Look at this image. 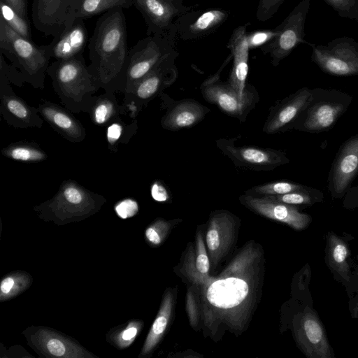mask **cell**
Returning <instances> with one entry per match:
<instances>
[{
  "mask_svg": "<svg viewBox=\"0 0 358 358\" xmlns=\"http://www.w3.org/2000/svg\"><path fill=\"white\" fill-rule=\"evenodd\" d=\"M228 18L223 9L188 10L176 20L178 35L183 40L200 39L215 31Z\"/></svg>",
  "mask_w": 358,
  "mask_h": 358,
  "instance_id": "19",
  "label": "cell"
},
{
  "mask_svg": "<svg viewBox=\"0 0 358 358\" xmlns=\"http://www.w3.org/2000/svg\"><path fill=\"white\" fill-rule=\"evenodd\" d=\"M1 18L21 36L32 40L29 20L20 15L13 8L0 0Z\"/></svg>",
  "mask_w": 358,
  "mask_h": 358,
  "instance_id": "33",
  "label": "cell"
},
{
  "mask_svg": "<svg viewBox=\"0 0 358 358\" xmlns=\"http://www.w3.org/2000/svg\"><path fill=\"white\" fill-rule=\"evenodd\" d=\"M247 25L236 27L227 44V48L231 50L233 57L234 64L227 83L241 95H244L250 85L246 83L250 50L247 41Z\"/></svg>",
  "mask_w": 358,
  "mask_h": 358,
  "instance_id": "22",
  "label": "cell"
},
{
  "mask_svg": "<svg viewBox=\"0 0 358 358\" xmlns=\"http://www.w3.org/2000/svg\"><path fill=\"white\" fill-rule=\"evenodd\" d=\"M343 206L347 209L358 208V185L350 187L343 197Z\"/></svg>",
  "mask_w": 358,
  "mask_h": 358,
  "instance_id": "42",
  "label": "cell"
},
{
  "mask_svg": "<svg viewBox=\"0 0 358 358\" xmlns=\"http://www.w3.org/2000/svg\"><path fill=\"white\" fill-rule=\"evenodd\" d=\"M237 138H220L217 147L236 166L254 171H271L289 162L281 150L257 146H236Z\"/></svg>",
  "mask_w": 358,
  "mask_h": 358,
  "instance_id": "13",
  "label": "cell"
},
{
  "mask_svg": "<svg viewBox=\"0 0 358 358\" xmlns=\"http://www.w3.org/2000/svg\"><path fill=\"white\" fill-rule=\"evenodd\" d=\"M132 0H80L73 14L74 17L86 20L115 8H129Z\"/></svg>",
  "mask_w": 358,
  "mask_h": 358,
  "instance_id": "30",
  "label": "cell"
},
{
  "mask_svg": "<svg viewBox=\"0 0 358 358\" xmlns=\"http://www.w3.org/2000/svg\"><path fill=\"white\" fill-rule=\"evenodd\" d=\"M47 74L64 107L72 113H88L101 86L85 63L83 55L50 63Z\"/></svg>",
  "mask_w": 358,
  "mask_h": 358,
  "instance_id": "3",
  "label": "cell"
},
{
  "mask_svg": "<svg viewBox=\"0 0 358 358\" xmlns=\"http://www.w3.org/2000/svg\"><path fill=\"white\" fill-rule=\"evenodd\" d=\"M139 324L132 323L129 326H128L121 334L120 338L122 341L126 343L127 345L131 343L134 339L136 338L138 331Z\"/></svg>",
  "mask_w": 358,
  "mask_h": 358,
  "instance_id": "46",
  "label": "cell"
},
{
  "mask_svg": "<svg viewBox=\"0 0 358 358\" xmlns=\"http://www.w3.org/2000/svg\"><path fill=\"white\" fill-rule=\"evenodd\" d=\"M305 187L289 180H278L252 187L245 194L253 196L280 195L301 189Z\"/></svg>",
  "mask_w": 358,
  "mask_h": 358,
  "instance_id": "34",
  "label": "cell"
},
{
  "mask_svg": "<svg viewBox=\"0 0 358 358\" xmlns=\"http://www.w3.org/2000/svg\"><path fill=\"white\" fill-rule=\"evenodd\" d=\"M122 109L114 93L105 91L103 94L95 96L87 113L94 124L104 126L119 117Z\"/></svg>",
  "mask_w": 358,
  "mask_h": 358,
  "instance_id": "28",
  "label": "cell"
},
{
  "mask_svg": "<svg viewBox=\"0 0 358 358\" xmlns=\"http://www.w3.org/2000/svg\"><path fill=\"white\" fill-rule=\"evenodd\" d=\"M311 60L324 73L335 76H358V42L348 36L334 38L326 45L308 43Z\"/></svg>",
  "mask_w": 358,
  "mask_h": 358,
  "instance_id": "7",
  "label": "cell"
},
{
  "mask_svg": "<svg viewBox=\"0 0 358 358\" xmlns=\"http://www.w3.org/2000/svg\"><path fill=\"white\" fill-rule=\"evenodd\" d=\"M177 290H166L157 315L150 328L144 343L142 355L150 353L158 345L170 325L174 315Z\"/></svg>",
  "mask_w": 358,
  "mask_h": 358,
  "instance_id": "26",
  "label": "cell"
},
{
  "mask_svg": "<svg viewBox=\"0 0 358 358\" xmlns=\"http://www.w3.org/2000/svg\"><path fill=\"white\" fill-rule=\"evenodd\" d=\"M218 73L208 78L201 85L203 99L217 105L227 115L245 121L259 100L256 89L250 85L247 92L241 95L227 82L221 81Z\"/></svg>",
  "mask_w": 358,
  "mask_h": 358,
  "instance_id": "9",
  "label": "cell"
},
{
  "mask_svg": "<svg viewBox=\"0 0 358 358\" xmlns=\"http://www.w3.org/2000/svg\"><path fill=\"white\" fill-rule=\"evenodd\" d=\"M293 337L298 348L308 358H334L325 328L317 313L307 308L294 316Z\"/></svg>",
  "mask_w": 358,
  "mask_h": 358,
  "instance_id": "11",
  "label": "cell"
},
{
  "mask_svg": "<svg viewBox=\"0 0 358 358\" xmlns=\"http://www.w3.org/2000/svg\"><path fill=\"white\" fill-rule=\"evenodd\" d=\"M84 20L74 17L59 35L53 37L50 43L52 58L64 60L83 55L88 41Z\"/></svg>",
  "mask_w": 358,
  "mask_h": 358,
  "instance_id": "21",
  "label": "cell"
},
{
  "mask_svg": "<svg viewBox=\"0 0 358 358\" xmlns=\"http://www.w3.org/2000/svg\"><path fill=\"white\" fill-rule=\"evenodd\" d=\"M195 240V265L202 278V282L201 283L202 284L210 277V262L203 233L199 227L196 233Z\"/></svg>",
  "mask_w": 358,
  "mask_h": 358,
  "instance_id": "36",
  "label": "cell"
},
{
  "mask_svg": "<svg viewBox=\"0 0 358 358\" xmlns=\"http://www.w3.org/2000/svg\"><path fill=\"white\" fill-rule=\"evenodd\" d=\"M341 17L358 22V0H323Z\"/></svg>",
  "mask_w": 358,
  "mask_h": 358,
  "instance_id": "38",
  "label": "cell"
},
{
  "mask_svg": "<svg viewBox=\"0 0 358 358\" xmlns=\"http://www.w3.org/2000/svg\"><path fill=\"white\" fill-rule=\"evenodd\" d=\"M285 0H259L256 17L260 22L271 18Z\"/></svg>",
  "mask_w": 358,
  "mask_h": 358,
  "instance_id": "39",
  "label": "cell"
},
{
  "mask_svg": "<svg viewBox=\"0 0 358 358\" xmlns=\"http://www.w3.org/2000/svg\"><path fill=\"white\" fill-rule=\"evenodd\" d=\"M107 126L106 138L108 148L113 152H117L120 144L128 143L137 129L136 120L129 124L120 116Z\"/></svg>",
  "mask_w": 358,
  "mask_h": 358,
  "instance_id": "31",
  "label": "cell"
},
{
  "mask_svg": "<svg viewBox=\"0 0 358 358\" xmlns=\"http://www.w3.org/2000/svg\"><path fill=\"white\" fill-rule=\"evenodd\" d=\"M178 55L177 50H174L129 92L124 94V104L134 114L146 106L152 99L176 80L178 72L176 59Z\"/></svg>",
  "mask_w": 358,
  "mask_h": 358,
  "instance_id": "10",
  "label": "cell"
},
{
  "mask_svg": "<svg viewBox=\"0 0 358 358\" xmlns=\"http://www.w3.org/2000/svg\"><path fill=\"white\" fill-rule=\"evenodd\" d=\"M148 26L147 34H163L169 31L177 18L191 7H178L168 0H132Z\"/></svg>",
  "mask_w": 358,
  "mask_h": 358,
  "instance_id": "20",
  "label": "cell"
},
{
  "mask_svg": "<svg viewBox=\"0 0 358 358\" xmlns=\"http://www.w3.org/2000/svg\"><path fill=\"white\" fill-rule=\"evenodd\" d=\"M38 109L50 127L67 141L80 143L85 138L84 126L68 109L43 99H41Z\"/></svg>",
  "mask_w": 358,
  "mask_h": 358,
  "instance_id": "23",
  "label": "cell"
},
{
  "mask_svg": "<svg viewBox=\"0 0 358 358\" xmlns=\"http://www.w3.org/2000/svg\"><path fill=\"white\" fill-rule=\"evenodd\" d=\"M275 28L268 30H261L250 32L247 34V41L250 49L261 47L270 42L277 35Z\"/></svg>",
  "mask_w": 358,
  "mask_h": 358,
  "instance_id": "40",
  "label": "cell"
},
{
  "mask_svg": "<svg viewBox=\"0 0 358 358\" xmlns=\"http://www.w3.org/2000/svg\"><path fill=\"white\" fill-rule=\"evenodd\" d=\"M116 214L122 219L134 216L138 211V203L131 199H126L118 202L115 206Z\"/></svg>",
  "mask_w": 358,
  "mask_h": 358,
  "instance_id": "41",
  "label": "cell"
},
{
  "mask_svg": "<svg viewBox=\"0 0 358 358\" xmlns=\"http://www.w3.org/2000/svg\"><path fill=\"white\" fill-rule=\"evenodd\" d=\"M349 94L335 90L316 87L297 118L294 129L321 133L331 129L352 103Z\"/></svg>",
  "mask_w": 358,
  "mask_h": 358,
  "instance_id": "6",
  "label": "cell"
},
{
  "mask_svg": "<svg viewBox=\"0 0 358 358\" xmlns=\"http://www.w3.org/2000/svg\"><path fill=\"white\" fill-rule=\"evenodd\" d=\"M80 0H33L31 17L35 28L45 36L59 35L73 19Z\"/></svg>",
  "mask_w": 358,
  "mask_h": 358,
  "instance_id": "15",
  "label": "cell"
},
{
  "mask_svg": "<svg viewBox=\"0 0 358 358\" xmlns=\"http://www.w3.org/2000/svg\"><path fill=\"white\" fill-rule=\"evenodd\" d=\"M14 285H15L14 279L10 276L6 277L1 281V285H0V289H1V293L5 295L8 294L13 289Z\"/></svg>",
  "mask_w": 358,
  "mask_h": 358,
  "instance_id": "47",
  "label": "cell"
},
{
  "mask_svg": "<svg viewBox=\"0 0 358 358\" xmlns=\"http://www.w3.org/2000/svg\"><path fill=\"white\" fill-rule=\"evenodd\" d=\"M177 36L175 22L165 33L149 35L139 40L129 50L120 92L124 94L129 92L165 57L177 50Z\"/></svg>",
  "mask_w": 358,
  "mask_h": 358,
  "instance_id": "5",
  "label": "cell"
},
{
  "mask_svg": "<svg viewBox=\"0 0 358 358\" xmlns=\"http://www.w3.org/2000/svg\"><path fill=\"white\" fill-rule=\"evenodd\" d=\"M122 8L111 9L96 21L88 44L89 70L106 92L121 90L129 50Z\"/></svg>",
  "mask_w": 358,
  "mask_h": 358,
  "instance_id": "2",
  "label": "cell"
},
{
  "mask_svg": "<svg viewBox=\"0 0 358 358\" xmlns=\"http://www.w3.org/2000/svg\"><path fill=\"white\" fill-rule=\"evenodd\" d=\"M48 352L55 357H62L66 352L65 344L57 338L50 339L46 343Z\"/></svg>",
  "mask_w": 358,
  "mask_h": 358,
  "instance_id": "43",
  "label": "cell"
},
{
  "mask_svg": "<svg viewBox=\"0 0 358 358\" xmlns=\"http://www.w3.org/2000/svg\"><path fill=\"white\" fill-rule=\"evenodd\" d=\"M101 196L93 193L72 180H64L48 207L57 210L77 209L87 211L101 203Z\"/></svg>",
  "mask_w": 358,
  "mask_h": 358,
  "instance_id": "24",
  "label": "cell"
},
{
  "mask_svg": "<svg viewBox=\"0 0 358 358\" xmlns=\"http://www.w3.org/2000/svg\"><path fill=\"white\" fill-rule=\"evenodd\" d=\"M268 196L278 201L297 207H309L324 200V194L321 191L307 186L301 189L289 193Z\"/></svg>",
  "mask_w": 358,
  "mask_h": 358,
  "instance_id": "32",
  "label": "cell"
},
{
  "mask_svg": "<svg viewBox=\"0 0 358 358\" xmlns=\"http://www.w3.org/2000/svg\"><path fill=\"white\" fill-rule=\"evenodd\" d=\"M168 1H169L170 2H171L172 3H173L175 6H176L178 7H184L185 6L182 4L183 0H168Z\"/></svg>",
  "mask_w": 358,
  "mask_h": 358,
  "instance_id": "48",
  "label": "cell"
},
{
  "mask_svg": "<svg viewBox=\"0 0 358 358\" xmlns=\"http://www.w3.org/2000/svg\"><path fill=\"white\" fill-rule=\"evenodd\" d=\"M265 272L263 248L255 241L243 245L216 276L195 285L206 336L219 341L226 331L245 332L259 302Z\"/></svg>",
  "mask_w": 358,
  "mask_h": 358,
  "instance_id": "1",
  "label": "cell"
},
{
  "mask_svg": "<svg viewBox=\"0 0 358 358\" xmlns=\"http://www.w3.org/2000/svg\"><path fill=\"white\" fill-rule=\"evenodd\" d=\"M185 309L189 323L194 330L202 329V316L196 287L191 284L188 287L185 298Z\"/></svg>",
  "mask_w": 358,
  "mask_h": 358,
  "instance_id": "35",
  "label": "cell"
},
{
  "mask_svg": "<svg viewBox=\"0 0 358 358\" xmlns=\"http://www.w3.org/2000/svg\"><path fill=\"white\" fill-rule=\"evenodd\" d=\"M358 175V134L339 148L328 175V190L333 199L343 198Z\"/></svg>",
  "mask_w": 358,
  "mask_h": 358,
  "instance_id": "14",
  "label": "cell"
},
{
  "mask_svg": "<svg viewBox=\"0 0 358 358\" xmlns=\"http://www.w3.org/2000/svg\"><path fill=\"white\" fill-rule=\"evenodd\" d=\"M0 113L8 124L15 128L42 127L44 120L38 108L17 96L6 75L0 71Z\"/></svg>",
  "mask_w": 358,
  "mask_h": 358,
  "instance_id": "17",
  "label": "cell"
},
{
  "mask_svg": "<svg viewBox=\"0 0 358 358\" xmlns=\"http://www.w3.org/2000/svg\"><path fill=\"white\" fill-rule=\"evenodd\" d=\"M150 192L152 197L157 201H166L168 198V194L163 185L159 182L155 181L152 183Z\"/></svg>",
  "mask_w": 358,
  "mask_h": 358,
  "instance_id": "45",
  "label": "cell"
},
{
  "mask_svg": "<svg viewBox=\"0 0 358 358\" xmlns=\"http://www.w3.org/2000/svg\"><path fill=\"white\" fill-rule=\"evenodd\" d=\"M312 90L302 87L271 108L263 131L273 134L292 129L302 110L310 100Z\"/></svg>",
  "mask_w": 358,
  "mask_h": 358,
  "instance_id": "18",
  "label": "cell"
},
{
  "mask_svg": "<svg viewBox=\"0 0 358 358\" xmlns=\"http://www.w3.org/2000/svg\"><path fill=\"white\" fill-rule=\"evenodd\" d=\"M13 8L20 15L29 20L28 13L29 0H2Z\"/></svg>",
  "mask_w": 358,
  "mask_h": 358,
  "instance_id": "44",
  "label": "cell"
},
{
  "mask_svg": "<svg viewBox=\"0 0 358 358\" xmlns=\"http://www.w3.org/2000/svg\"><path fill=\"white\" fill-rule=\"evenodd\" d=\"M325 261L335 278L348 282L351 271L349 264L350 250L348 244L340 236L329 231L326 236Z\"/></svg>",
  "mask_w": 358,
  "mask_h": 358,
  "instance_id": "27",
  "label": "cell"
},
{
  "mask_svg": "<svg viewBox=\"0 0 358 358\" xmlns=\"http://www.w3.org/2000/svg\"><path fill=\"white\" fill-rule=\"evenodd\" d=\"M0 51L20 73L24 83L43 90L50 64V45H38L14 31L0 17Z\"/></svg>",
  "mask_w": 358,
  "mask_h": 358,
  "instance_id": "4",
  "label": "cell"
},
{
  "mask_svg": "<svg viewBox=\"0 0 358 358\" xmlns=\"http://www.w3.org/2000/svg\"><path fill=\"white\" fill-rule=\"evenodd\" d=\"M310 0H301L275 29L277 35L273 40L260 47L264 54H269L271 64L277 66L304 41L305 23Z\"/></svg>",
  "mask_w": 358,
  "mask_h": 358,
  "instance_id": "8",
  "label": "cell"
},
{
  "mask_svg": "<svg viewBox=\"0 0 358 358\" xmlns=\"http://www.w3.org/2000/svg\"><path fill=\"white\" fill-rule=\"evenodd\" d=\"M182 222L181 219L165 220L158 219L145 231L147 240L153 245H159L164 242L173 227Z\"/></svg>",
  "mask_w": 358,
  "mask_h": 358,
  "instance_id": "37",
  "label": "cell"
},
{
  "mask_svg": "<svg viewBox=\"0 0 358 358\" xmlns=\"http://www.w3.org/2000/svg\"><path fill=\"white\" fill-rule=\"evenodd\" d=\"M209 111L208 107L192 99L176 101L162 117L161 125L171 131L191 127L201 122Z\"/></svg>",
  "mask_w": 358,
  "mask_h": 358,
  "instance_id": "25",
  "label": "cell"
},
{
  "mask_svg": "<svg viewBox=\"0 0 358 358\" xmlns=\"http://www.w3.org/2000/svg\"><path fill=\"white\" fill-rule=\"evenodd\" d=\"M1 154L12 160L35 163L45 161L48 155L38 145L34 143L20 141L3 148Z\"/></svg>",
  "mask_w": 358,
  "mask_h": 358,
  "instance_id": "29",
  "label": "cell"
},
{
  "mask_svg": "<svg viewBox=\"0 0 358 358\" xmlns=\"http://www.w3.org/2000/svg\"><path fill=\"white\" fill-rule=\"evenodd\" d=\"M241 203L252 211L282 223L296 231L306 229L311 223L312 217L299 211L297 206L278 201L268 196L243 194Z\"/></svg>",
  "mask_w": 358,
  "mask_h": 358,
  "instance_id": "16",
  "label": "cell"
},
{
  "mask_svg": "<svg viewBox=\"0 0 358 358\" xmlns=\"http://www.w3.org/2000/svg\"><path fill=\"white\" fill-rule=\"evenodd\" d=\"M239 227V218L228 210H217L210 214L205 236L210 269L215 270L231 251Z\"/></svg>",
  "mask_w": 358,
  "mask_h": 358,
  "instance_id": "12",
  "label": "cell"
}]
</instances>
